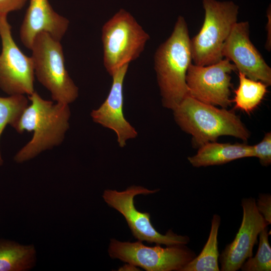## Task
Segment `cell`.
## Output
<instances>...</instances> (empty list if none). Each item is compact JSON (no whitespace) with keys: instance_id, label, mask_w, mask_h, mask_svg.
<instances>
[{"instance_id":"6da1fadb","label":"cell","mask_w":271,"mask_h":271,"mask_svg":"<svg viewBox=\"0 0 271 271\" xmlns=\"http://www.w3.org/2000/svg\"><path fill=\"white\" fill-rule=\"evenodd\" d=\"M31 104L24 110L14 128L20 133L33 131L31 140L15 155L17 163L28 161L42 152L60 145L69 128L68 104L43 99L34 91L28 96Z\"/></svg>"},{"instance_id":"7a4b0ae2","label":"cell","mask_w":271,"mask_h":271,"mask_svg":"<svg viewBox=\"0 0 271 271\" xmlns=\"http://www.w3.org/2000/svg\"><path fill=\"white\" fill-rule=\"evenodd\" d=\"M187 24L179 16L170 36L157 49L154 67L165 107L174 109L188 95L186 74L192 63Z\"/></svg>"},{"instance_id":"3957f363","label":"cell","mask_w":271,"mask_h":271,"mask_svg":"<svg viewBox=\"0 0 271 271\" xmlns=\"http://www.w3.org/2000/svg\"><path fill=\"white\" fill-rule=\"evenodd\" d=\"M173 110L177 123L192 136L196 146L216 142L222 136L234 137L243 141L249 137L248 130L233 112L216 108L189 95Z\"/></svg>"},{"instance_id":"277c9868","label":"cell","mask_w":271,"mask_h":271,"mask_svg":"<svg viewBox=\"0 0 271 271\" xmlns=\"http://www.w3.org/2000/svg\"><path fill=\"white\" fill-rule=\"evenodd\" d=\"M30 50L35 75L53 100L68 105L74 102L79 90L65 67L60 41L42 32L35 37Z\"/></svg>"},{"instance_id":"5b68a950","label":"cell","mask_w":271,"mask_h":271,"mask_svg":"<svg viewBox=\"0 0 271 271\" xmlns=\"http://www.w3.org/2000/svg\"><path fill=\"white\" fill-rule=\"evenodd\" d=\"M205 17L199 33L190 39L194 64L206 66L223 59L222 50L234 25L239 7L232 1L203 0Z\"/></svg>"},{"instance_id":"8992f818","label":"cell","mask_w":271,"mask_h":271,"mask_svg":"<svg viewBox=\"0 0 271 271\" xmlns=\"http://www.w3.org/2000/svg\"><path fill=\"white\" fill-rule=\"evenodd\" d=\"M150 39L149 35L127 11L120 9L102 28L103 65L111 75L137 59Z\"/></svg>"},{"instance_id":"52a82bcc","label":"cell","mask_w":271,"mask_h":271,"mask_svg":"<svg viewBox=\"0 0 271 271\" xmlns=\"http://www.w3.org/2000/svg\"><path fill=\"white\" fill-rule=\"evenodd\" d=\"M108 251L111 258L147 271H181L196 256L186 245L148 246L140 240L130 242L112 239Z\"/></svg>"},{"instance_id":"ba28073f","label":"cell","mask_w":271,"mask_h":271,"mask_svg":"<svg viewBox=\"0 0 271 271\" xmlns=\"http://www.w3.org/2000/svg\"><path fill=\"white\" fill-rule=\"evenodd\" d=\"M159 190L133 185L123 191L105 190L102 197L108 205L123 216L132 235L138 240L166 246L186 245L190 241L189 236L178 235L171 230L165 235L162 234L151 223L150 213L139 211L134 206V197L136 195L153 194Z\"/></svg>"},{"instance_id":"9c48e42d","label":"cell","mask_w":271,"mask_h":271,"mask_svg":"<svg viewBox=\"0 0 271 271\" xmlns=\"http://www.w3.org/2000/svg\"><path fill=\"white\" fill-rule=\"evenodd\" d=\"M0 88L10 95L32 94L35 91L33 61L17 45L6 15H0Z\"/></svg>"},{"instance_id":"30bf717a","label":"cell","mask_w":271,"mask_h":271,"mask_svg":"<svg viewBox=\"0 0 271 271\" xmlns=\"http://www.w3.org/2000/svg\"><path fill=\"white\" fill-rule=\"evenodd\" d=\"M235 70V66L226 58L206 66L191 63L186 77L188 95L203 103L227 107L231 102L230 74Z\"/></svg>"},{"instance_id":"8fae6325","label":"cell","mask_w":271,"mask_h":271,"mask_svg":"<svg viewBox=\"0 0 271 271\" xmlns=\"http://www.w3.org/2000/svg\"><path fill=\"white\" fill-rule=\"evenodd\" d=\"M222 55L247 78L270 85L271 69L250 40L248 22L234 25L223 44Z\"/></svg>"},{"instance_id":"7c38bea8","label":"cell","mask_w":271,"mask_h":271,"mask_svg":"<svg viewBox=\"0 0 271 271\" xmlns=\"http://www.w3.org/2000/svg\"><path fill=\"white\" fill-rule=\"evenodd\" d=\"M243 217L241 225L233 240L227 244L219 257L221 271L239 270L252 250L260 232L268 224L259 212L252 197L241 200Z\"/></svg>"},{"instance_id":"4fadbf2b","label":"cell","mask_w":271,"mask_h":271,"mask_svg":"<svg viewBox=\"0 0 271 271\" xmlns=\"http://www.w3.org/2000/svg\"><path fill=\"white\" fill-rule=\"evenodd\" d=\"M128 66L129 64L123 65L111 75L112 82L107 98L90 114L95 122L116 133L121 148L125 146L127 140L138 135L135 128L125 118L123 111V86Z\"/></svg>"},{"instance_id":"5bb4252c","label":"cell","mask_w":271,"mask_h":271,"mask_svg":"<svg viewBox=\"0 0 271 271\" xmlns=\"http://www.w3.org/2000/svg\"><path fill=\"white\" fill-rule=\"evenodd\" d=\"M69 24V20L56 13L48 0H30L20 28V39L29 49L36 35L42 32L61 41Z\"/></svg>"},{"instance_id":"9a60e30c","label":"cell","mask_w":271,"mask_h":271,"mask_svg":"<svg viewBox=\"0 0 271 271\" xmlns=\"http://www.w3.org/2000/svg\"><path fill=\"white\" fill-rule=\"evenodd\" d=\"M252 157V146L212 142L199 147L197 154L188 159L193 167L198 168L222 165L238 159Z\"/></svg>"},{"instance_id":"2e32d148","label":"cell","mask_w":271,"mask_h":271,"mask_svg":"<svg viewBox=\"0 0 271 271\" xmlns=\"http://www.w3.org/2000/svg\"><path fill=\"white\" fill-rule=\"evenodd\" d=\"M36 250L33 244L24 245L0 240V271H27L36 265Z\"/></svg>"},{"instance_id":"e0dca14e","label":"cell","mask_w":271,"mask_h":271,"mask_svg":"<svg viewBox=\"0 0 271 271\" xmlns=\"http://www.w3.org/2000/svg\"><path fill=\"white\" fill-rule=\"evenodd\" d=\"M220 216L215 214L207 241L200 254L186 264L181 271H219V253L218 248V233Z\"/></svg>"},{"instance_id":"ac0fdd59","label":"cell","mask_w":271,"mask_h":271,"mask_svg":"<svg viewBox=\"0 0 271 271\" xmlns=\"http://www.w3.org/2000/svg\"><path fill=\"white\" fill-rule=\"evenodd\" d=\"M239 86L234 91L233 102L235 108L248 113L252 112L261 102L266 91L267 86L260 81L247 78L238 72Z\"/></svg>"},{"instance_id":"d6986e66","label":"cell","mask_w":271,"mask_h":271,"mask_svg":"<svg viewBox=\"0 0 271 271\" xmlns=\"http://www.w3.org/2000/svg\"><path fill=\"white\" fill-rule=\"evenodd\" d=\"M28 105V99L23 94L0 97V138L8 124L14 128ZM3 164V160L0 150V166Z\"/></svg>"},{"instance_id":"ffe728a7","label":"cell","mask_w":271,"mask_h":271,"mask_svg":"<svg viewBox=\"0 0 271 271\" xmlns=\"http://www.w3.org/2000/svg\"><path fill=\"white\" fill-rule=\"evenodd\" d=\"M267 227L259 234V244L255 255L247 259L240 268L242 271H270L271 247L268 241Z\"/></svg>"},{"instance_id":"44dd1931","label":"cell","mask_w":271,"mask_h":271,"mask_svg":"<svg viewBox=\"0 0 271 271\" xmlns=\"http://www.w3.org/2000/svg\"><path fill=\"white\" fill-rule=\"evenodd\" d=\"M253 157L259 159L260 164L267 166L271 163V132H267L262 141L252 146Z\"/></svg>"},{"instance_id":"7402d4cb","label":"cell","mask_w":271,"mask_h":271,"mask_svg":"<svg viewBox=\"0 0 271 271\" xmlns=\"http://www.w3.org/2000/svg\"><path fill=\"white\" fill-rule=\"evenodd\" d=\"M256 206L259 212L269 224L271 223V196L268 193L260 194L256 201Z\"/></svg>"},{"instance_id":"603a6c76","label":"cell","mask_w":271,"mask_h":271,"mask_svg":"<svg viewBox=\"0 0 271 271\" xmlns=\"http://www.w3.org/2000/svg\"><path fill=\"white\" fill-rule=\"evenodd\" d=\"M28 0H0V15L8 14L22 9Z\"/></svg>"},{"instance_id":"cb8c5ba5","label":"cell","mask_w":271,"mask_h":271,"mask_svg":"<svg viewBox=\"0 0 271 271\" xmlns=\"http://www.w3.org/2000/svg\"><path fill=\"white\" fill-rule=\"evenodd\" d=\"M270 6L268 7V9L267 10V16L268 18V22L266 25V29L267 30V39L266 43L265 44V48L268 51H270L271 47V41H270V22H271V17H270Z\"/></svg>"},{"instance_id":"d4e9b609","label":"cell","mask_w":271,"mask_h":271,"mask_svg":"<svg viewBox=\"0 0 271 271\" xmlns=\"http://www.w3.org/2000/svg\"><path fill=\"white\" fill-rule=\"evenodd\" d=\"M136 266L127 263L123 266L120 267L118 270H139Z\"/></svg>"}]
</instances>
